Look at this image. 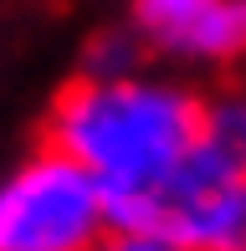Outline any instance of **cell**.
<instances>
[{
  "label": "cell",
  "instance_id": "cell-4",
  "mask_svg": "<svg viewBox=\"0 0 246 251\" xmlns=\"http://www.w3.org/2000/svg\"><path fill=\"white\" fill-rule=\"evenodd\" d=\"M144 47L174 62H236L246 56V0H133Z\"/></svg>",
  "mask_w": 246,
  "mask_h": 251
},
{
  "label": "cell",
  "instance_id": "cell-3",
  "mask_svg": "<svg viewBox=\"0 0 246 251\" xmlns=\"http://www.w3.org/2000/svg\"><path fill=\"white\" fill-rule=\"evenodd\" d=\"M118 221L159 226L190 251H246V169H216L190 159L154 200Z\"/></svg>",
  "mask_w": 246,
  "mask_h": 251
},
{
  "label": "cell",
  "instance_id": "cell-2",
  "mask_svg": "<svg viewBox=\"0 0 246 251\" xmlns=\"http://www.w3.org/2000/svg\"><path fill=\"white\" fill-rule=\"evenodd\" d=\"M118 226L108 190L62 149L0 179V251H98Z\"/></svg>",
  "mask_w": 246,
  "mask_h": 251
},
{
  "label": "cell",
  "instance_id": "cell-5",
  "mask_svg": "<svg viewBox=\"0 0 246 251\" xmlns=\"http://www.w3.org/2000/svg\"><path fill=\"white\" fill-rule=\"evenodd\" d=\"M195 159L200 164H216V169H246V87L205 102Z\"/></svg>",
  "mask_w": 246,
  "mask_h": 251
},
{
  "label": "cell",
  "instance_id": "cell-6",
  "mask_svg": "<svg viewBox=\"0 0 246 251\" xmlns=\"http://www.w3.org/2000/svg\"><path fill=\"white\" fill-rule=\"evenodd\" d=\"M98 251H190L185 241H174L170 231H159V226H144V221H118L113 231H108V241Z\"/></svg>",
  "mask_w": 246,
  "mask_h": 251
},
{
  "label": "cell",
  "instance_id": "cell-1",
  "mask_svg": "<svg viewBox=\"0 0 246 251\" xmlns=\"http://www.w3.org/2000/svg\"><path fill=\"white\" fill-rule=\"evenodd\" d=\"M200 102L190 87L139 67H98L57 102L51 149L87 169L113 200V215L139 210L195 159Z\"/></svg>",
  "mask_w": 246,
  "mask_h": 251
}]
</instances>
